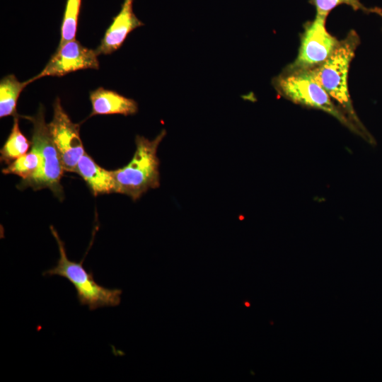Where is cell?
<instances>
[{
  "mask_svg": "<svg viewBox=\"0 0 382 382\" xmlns=\"http://www.w3.org/2000/svg\"><path fill=\"white\" fill-rule=\"evenodd\" d=\"M166 135V129H162L152 140L136 136V150L132 160L125 166L112 170L115 192L127 195L135 201L149 190L160 186L157 150Z\"/></svg>",
  "mask_w": 382,
  "mask_h": 382,
  "instance_id": "1",
  "label": "cell"
},
{
  "mask_svg": "<svg viewBox=\"0 0 382 382\" xmlns=\"http://www.w3.org/2000/svg\"><path fill=\"white\" fill-rule=\"evenodd\" d=\"M55 238L59 257L54 267L45 271L43 276L58 275L68 279L74 286L76 297L81 306H87L90 311L103 307H114L120 303L122 291L120 289H109L98 284L92 272L83 267V260L74 262L69 259L64 243L60 238L53 226L50 227Z\"/></svg>",
  "mask_w": 382,
  "mask_h": 382,
  "instance_id": "2",
  "label": "cell"
},
{
  "mask_svg": "<svg viewBox=\"0 0 382 382\" xmlns=\"http://www.w3.org/2000/svg\"><path fill=\"white\" fill-rule=\"evenodd\" d=\"M359 43L357 34L352 30L321 65L310 69L325 91L354 122L361 125L354 110L348 90V72Z\"/></svg>",
  "mask_w": 382,
  "mask_h": 382,
  "instance_id": "3",
  "label": "cell"
},
{
  "mask_svg": "<svg viewBox=\"0 0 382 382\" xmlns=\"http://www.w3.org/2000/svg\"><path fill=\"white\" fill-rule=\"evenodd\" d=\"M24 117L33 124L31 146L40 154V166L32 177L22 180L18 187L22 190L30 187L34 190L48 188L56 197L62 198L60 180L64 170L45 120L43 105H40L34 116Z\"/></svg>",
  "mask_w": 382,
  "mask_h": 382,
  "instance_id": "4",
  "label": "cell"
},
{
  "mask_svg": "<svg viewBox=\"0 0 382 382\" xmlns=\"http://www.w3.org/2000/svg\"><path fill=\"white\" fill-rule=\"evenodd\" d=\"M272 85L277 93L286 99L297 104L323 110L357 131V127L335 105L311 70L292 71L285 69L272 79Z\"/></svg>",
  "mask_w": 382,
  "mask_h": 382,
  "instance_id": "5",
  "label": "cell"
},
{
  "mask_svg": "<svg viewBox=\"0 0 382 382\" xmlns=\"http://www.w3.org/2000/svg\"><path fill=\"white\" fill-rule=\"evenodd\" d=\"M327 17L316 15L308 22L301 39L295 61L286 66L289 70H310L325 62L335 51L340 40L325 28Z\"/></svg>",
  "mask_w": 382,
  "mask_h": 382,
  "instance_id": "6",
  "label": "cell"
},
{
  "mask_svg": "<svg viewBox=\"0 0 382 382\" xmlns=\"http://www.w3.org/2000/svg\"><path fill=\"white\" fill-rule=\"evenodd\" d=\"M53 110L52 120L47 124L52 141L64 170L74 172L78 162L85 154L80 137V126L71 121L62 108L60 98L55 99Z\"/></svg>",
  "mask_w": 382,
  "mask_h": 382,
  "instance_id": "7",
  "label": "cell"
},
{
  "mask_svg": "<svg viewBox=\"0 0 382 382\" xmlns=\"http://www.w3.org/2000/svg\"><path fill=\"white\" fill-rule=\"evenodd\" d=\"M96 50L83 46L76 39L59 45L42 70L28 79L29 83L45 76L61 77L82 69H98L100 67Z\"/></svg>",
  "mask_w": 382,
  "mask_h": 382,
  "instance_id": "8",
  "label": "cell"
},
{
  "mask_svg": "<svg viewBox=\"0 0 382 382\" xmlns=\"http://www.w3.org/2000/svg\"><path fill=\"white\" fill-rule=\"evenodd\" d=\"M133 2L134 0H124L120 11L113 18L100 45L96 49L98 55L115 52L132 30L144 25L134 14Z\"/></svg>",
  "mask_w": 382,
  "mask_h": 382,
  "instance_id": "9",
  "label": "cell"
},
{
  "mask_svg": "<svg viewBox=\"0 0 382 382\" xmlns=\"http://www.w3.org/2000/svg\"><path fill=\"white\" fill-rule=\"evenodd\" d=\"M92 110L89 117L95 115L120 114L125 116L138 112L137 103L116 91L99 87L90 92Z\"/></svg>",
  "mask_w": 382,
  "mask_h": 382,
  "instance_id": "10",
  "label": "cell"
},
{
  "mask_svg": "<svg viewBox=\"0 0 382 382\" xmlns=\"http://www.w3.org/2000/svg\"><path fill=\"white\" fill-rule=\"evenodd\" d=\"M74 172L85 180L95 196L115 192L112 171L98 166L86 152L78 162Z\"/></svg>",
  "mask_w": 382,
  "mask_h": 382,
  "instance_id": "11",
  "label": "cell"
},
{
  "mask_svg": "<svg viewBox=\"0 0 382 382\" xmlns=\"http://www.w3.org/2000/svg\"><path fill=\"white\" fill-rule=\"evenodd\" d=\"M28 81L21 82L14 74H9L0 81V117L17 116L16 103L21 91Z\"/></svg>",
  "mask_w": 382,
  "mask_h": 382,
  "instance_id": "12",
  "label": "cell"
},
{
  "mask_svg": "<svg viewBox=\"0 0 382 382\" xmlns=\"http://www.w3.org/2000/svg\"><path fill=\"white\" fill-rule=\"evenodd\" d=\"M18 116L13 117L11 131L1 149V161L6 164L27 154L32 144L20 129Z\"/></svg>",
  "mask_w": 382,
  "mask_h": 382,
  "instance_id": "13",
  "label": "cell"
},
{
  "mask_svg": "<svg viewBox=\"0 0 382 382\" xmlns=\"http://www.w3.org/2000/svg\"><path fill=\"white\" fill-rule=\"evenodd\" d=\"M40 166L39 153L33 148L23 156L16 158L2 170L4 174L18 175L22 180L32 177Z\"/></svg>",
  "mask_w": 382,
  "mask_h": 382,
  "instance_id": "14",
  "label": "cell"
},
{
  "mask_svg": "<svg viewBox=\"0 0 382 382\" xmlns=\"http://www.w3.org/2000/svg\"><path fill=\"white\" fill-rule=\"evenodd\" d=\"M81 0H66L59 45L76 39Z\"/></svg>",
  "mask_w": 382,
  "mask_h": 382,
  "instance_id": "15",
  "label": "cell"
},
{
  "mask_svg": "<svg viewBox=\"0 0 382 382\" xmlns=\"http://www.w3.org/2000/svg\"><path fill=\"white\" fill-rule=\"evenodd\" d=\"M310 1L315 6L316 14L325 17H327L332 9L342 4L347 5L354 11L371 12V8L365 7L359 0H311Z\"/></svg>",
  "mask_w": 382,
  "mask_h": 382,
  "instance_id": "16",
  "label": "cell"
},
{
  "mask_svg": "<svg viewBox=\"0 0 382 382\" xmlns=\"http://www.w3.org/2000/svg\"><path fill=\"white\" fill-rule=\"evenodd\" d=\"M371 12H374L379 15L382 18V10L378 8H371Z\"/></svg>",
  "mask_w": 382,
  "mask_h": 382,
  "instance_id": "17",
  "label": "cell"
}]
</instances>
